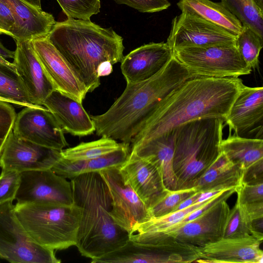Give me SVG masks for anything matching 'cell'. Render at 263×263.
Returning <instances> with one entry per match:
<instances>
[{
	"instance_id": "cell-1",
	"label": "cell",
	"mask_w": 263,
	"mask_h": 263,
	"mask_svg": "<svg viewBox=\"0 0 263 263\" xmlns=\"http://www.w3.org/2000/svg\"><path fill=\"white\" fill-rule=\"evenodd\" d=\"M244 84L238 77H194L170 92L155 106L130 148L168 134L188 122L224 120Z\"/></svg>"
},
{
	"instance_id": "cell-2",
	"label": "cell",
	"mask_w": 263,
	"mask_h": 263,
	"mask_svg": "<svg viewBox=\"0 0 263 263\" xmlns=\"http://www.w3.org/2000/svg\"><path fill=\"white\" fill-rule=\"evenodd\" d=\"M47 37L88 92L98 87L100 78L110 74L112 66L124 58L122 37L90 20L56 22Z\"/></svg>"
},
{
	"instance_id": "cell-3",
	"label": "cell",
	"mask_w": 263,
	"mask_h": 263,
	"mask_svg": "<svg viewBox=\"0 0 263 263\" xmlns=\"http://www.w3.org/2000/svg\"><path fill=\"white\" fill-rule=\"evenodd\" d=\"M192 77L173 55L149 79L127 83L122 93L105 113L90 116L97 135L130 144L156 105L173 89Z\"/></svg>"
},
{
	"instance_id": "cell-4",
	"label": "cell",
	"mask_w": 263,
	"mask_h": 263,
	"mask_svg": "<svg viewBox=\"0 0 263 263\" xmlns=\"http://www.w3.org/2000/svg\"><path fill=\"white\" fill-rule=\"evenodd\" d=\"M70 180L73 203L81 211L75 246L81 255L91 261L123 246L129 234L110 215V194L100 173H84Z\"/></svg>"
},
{
	"instance_id": "cell-5",
	"label": "cell",
	"mask_w": 263,
	"mask_h": 263,
	"mask_svg": "<svg viewBox=\"0 0 263 263\" xmlns=\"http://www.w3.org/2000/svg\"><path fill=\"white\" fill-rule=\"evenodd\" d=\"M224 123L219 118L200 119L174 129L172 167L176 190L193 188L219 157Z\"/></svg>"
},
{
	"instance_id": "cell-6",
	"label": "cell",
	"mask_w": 263,
	"mask_h": 263,
	"mask_svg": "<svg viewBox=\"0 0 263 263\" xmlns=\"http://www.w3.org/2000/svg\"><path fill=\"white\" fill-rule=\"evenodd\" d=\"M14 212L29 236L38 245L53 250L76 246L81 211L74 203L60 206L16 203Z\"/></svg>"
},
{
	"instance_id": "cell-7",
	"label": "cell",
	"mask_w": 263,
	"mask_h": 263,
	"mask_svg": "<svg viewBox=\"0 0 263 263\" xmlns=\"http://www.w3.org/2000/svg\"><path fill=\"white\" fill-rule=\"evenodd\" d=\"M173 55L192 77H238L251 73L235 45L175 48Z\"/></svg>"
},
{
	"instance_id": "cell-8",
	"label": "cell",
	"mask_w": 263,
	"mask_h": 263,
	"mask_svg": "<svg viewBox=\"0 0 263 263\" xmlns=\"http://www.w3.org/2000/svg\"><path fill=\"white\" fill-rule=\"evenodd\" d=\"M0 258L12 263H59L54 250L35 242L14 212L13 201L0 205Z\"/></svg>"
},
{
	"instance_id": "cell-9",
	"label": "cell",
	"mask_w": 263,
	"mask_h": 263,
	"mask_svg": "<svg viewBox=\"0 0 263 263\" xmlns=\"http://www.w3.org/2000/svg\"><path fill=\"white\" fill-rule=\"evenodd\" d=\"M15 199L17 203L41 202L60 206L73 204L70 181L51 169L20 173Z\"/></svg>"
},
{
	"instance_id": "cell-10",
	"label": "cell",
	"mask_w": 263,
	"mask_h": 263,
	"mask_svg": "<svg viewBox=\"0 0 263 263\" xmlns=\"http://www.w3.org/2000/svg\"><path fill=\"white\" fill-rule=\"evenodd\" d=\"M99 173L109 189L112 205L110 215L117 224L129 234L136 224L151 218L148 209L123 179L119 167Z\"/></svg>"
},
{
	"instance_id": "cell-11",
	"label": "cell",
	"mask_w": 263,
	"mask_h": 263,
	"mask_svg": "<svg viewBox=\"0 0 263 263\" xmlns=\"http://www.w3.org/2000/svg\"><path fill=\"white\" fill-rule=\"evenodd\" d=\"M12 132L20 138L58 151L68 145L63 129L42 105L25 107L16 114Z\"/></svg>"
},
{
	"instance_id": "cell-12",
	"label": "cell",
	"mask_w": 263,
	"mask_h": 263,
	"mask_svg": "<svg viewBox=\"0 0 263 263\" xmlns=\"http://www.w3.org/2000/svg\"><path fill=\"white\" fill-rule=\"evenodd\" d=\"M236 37L202 18L182 12L173 19L166 43L172 50L187 47L235 45Z\"/></svg>"
},
{
	"instance_id": "cell-13",
	"label": "cell",
	"mask_w": 263,
	"mask_h": 263,
	"mask_svg": "<svg viewBox=\"0 0 263 263\" xmlns=\"http://www.w3.org/2000/svg\"><path fill=\"white\" fill-rule=\"evenodd\" d=\"M61 151L20 138L12 132L0 157V167L19 173L51 169L62 157Z\"/></svg>"
},
{
	"instance_id": "cell-14",
	"label": "cell",
	"mask_w": 263,
	"mask_h": 263,
	"mask_svg": "<svg viewBox=\"0 0 263 263\" xmlns=\"http://www.w3.org/2000/svg\"><path fill=\"white\" fill-rule=\"evenodd\" d=\"M34 51L55 89L82 103L88 92L47 36L31 40Z\"/></svg>"
},
{
	"instance_id": "cell-15",
	"label": "cell",
	"mask_w": 263,
	"mask_h": 263,
	"mask_svg": "<svg viewBox=\"0 0 263 263\" xmlns=\"http://www.w3.org/2000/svg\"><path fill=\"white\" fill-rule=\"evenodd\" d=\"M119 170L124 181L130 185L148 210L170 191L158 168L133 153L130 152Z\"/></svg>"
},
{
	"instance_id": "cell-16",
	"label": "cell",
	"mask_w": 263,
	"mask_h": 263,
	"mask_svg": "<svg viewBox=\"0 0 263 263\" xmlns=\"http://www.w3.org/2000/svg\"><path fill=\"white\" fill-rule=\"evenodd\" d=\"M230 211L227 200H222L196 218L174 230L165 232L182 242L203 247L223 237Z\"/></svg>"
},
{
	"instance_id": "cell-17",
	"label": "cell",
	"mask_w": 263,
	"mask_h": 263,
	"mask_svg": "<svg viewBox=\"0 0 263 263\" xmlns=\"http://www.w3.org/2000/svg\"><path fill=\"white\" fill-rule=\"evenodd\" d=\"M13 64L21 77L32 103L43 105L55 88L40 63L31 41H16Z\"/></svg>"
},
{
	"instance_id": "cell-18",
	"label": "cell",
	"mask_w": 263,
	"mask_h": 263,
	"mask_svg": "<svg viewBox=\"0 0 263 263\" xmlns=\"http://www.w3.org/2000/svg\"><path fill=\"white\" fill-rule=\"evenodd\" d=\"M173 57V50L164 42L142 45L124 57L121 70L127 83L149 79L159 72Z\"/></svg>"
},
{
	"instance_id": "cell-19",
	"label": "cell",
	"mask_w": 263,
	"mask_h": 263,
	"mask_svg": "<svg viewBox=\"0 0 263 263\" xmlns=\"http://www.w3.org/2000/svg\"><path fill=\"white\" fill-rule=\"evenodd\" d=\"M260 241L252 235L239 238H222L200 247L198 262L262 263Z\"/></svg>"
},
{
	"instance_id": "cell-20",
	"label": "cell",
	"mask_w": 263,
	"mask_h": 263,
	"mask_svg": "<svg viewBox=\"0 0 263 263\" xmlns=\"http://www.w3.org/2000/svg\"><path fill=\"white\" fill-rule=\"evenodd\" d=\"M129 238L147 245L155 263L197 262L201 258L200 247L180 241L165 232H132Z\"/></svg>"
},
{
	"instance_id": "cell-21",
	"label": "cell",
	"mask_w": 263,
	"mask_h": 263,
	"mask_svg": "<svg viewBox=\"0 0 263 263\" xmlns=\"http://www.w3.org/2000/svg\"><path fill=\"white\" fill-rule=\"evenodd\" d=\"M221 152L243 171L242 183L263 182V140L236 135L222 139Z\"/></svg>"
},
{
	"instance_id": "cell-22",
	"label": "cell",
	"mask_w": 263,
	"mask_h": 263,
	"mask_svg": "<svg viewBox=\"0 0 263 263\" xmlns=\"http://www.w3.org/2000/svg\"><path fill=\"white\" fill-rule=\"evenodd\" d=\"M82 103L55 89L46 98L43 105L51 112L64 132L83 137L93 134L95 127Z\"/></svg>"
},
{
	"instance_id": "cell-23",
	"label": "cell",
	"mask_w": 263,
	"mask_h": 263,
	"mask_svg": "<svg viewBox=\"0 0 263 263\" xmlns=\"http://www.w3.org/2000/svg\"><path fill=\"white\" fill-rule=\"evenodd\" d=\"M9 7L15 21L16 41H31L47 36L56 22L53 15L24 0H1Z\"/></svg>"
},
{
	"instance_id": "cell-24",
	"label": "cell",
	"mask_w": 263,
	"mask_h": 263,
	"mask_svg": "<svg viewBox=\"0 0 263 263\" xmlns=\"http://www.w3.org/2000/svg\"><path fill=\"white\" fill-rule=\"evenodd\" d=\"M263 117V87L243 86L234 102L224 122L236 135L251 130L262 123Z\"/></svg>"
},
{
	"instance_id": "cell-25",
	"label": "cell",
	"mask_w": 263,
	"mask_h": 263,
	"mask_svg": "<svg viewBox=\"0 0 263 263\" xmlns=\"http://www.w3.org/2000/svg\"><path fill=\"white\" fill-rule=\"evenodd\" d=\"M174 130L164 135L130 148V152L145 159L160 171L166 187L170 191L177 189L172 161L174 152Z\"/></svg>"
},
{
	"instance_id": "cell-26",
	"label": "cell",
	"mask_w": 263,
	"mask_h": 263,
	"mask_svg": "<svg viewBox=\"0 0 263 263\" xmlns=\"http://www.w3.org/2000/svg\"><path fill=\"white\" fill-rule=\"evenodd\" d=\"M243 171L222 152L217 159L196 181L193 188L201 193L236 189L243 182Z\"/></svg>"
},
{
	"instance_id": "cell-27",
	"label": "cell",
	"mask_w": 263,
	"mask_h": 263,
	"mask_svg": "<svg viewBox=\"0 0 263 263\" xmlns=\"http://www.w3.org/2000/svg\"><path fill=\"white\" fill-rule=\"evenodd\" d=\"M129 153L130 144L122 142L117 149L97 158L68 160L62 157L51 169L57 174L70 179L82 174L119 167L125 162Z\"/></svg>"
},
{
	"instance_id": "cell-28",
	"label": "cell",
	"mask_w": 263,
	"mask_h": 263,
	"mask_svg": "<svg viewBox=\"0 0 263 263\" xmlns=\"http://www.w3.org/2000/svg\"><path fill=\"white\" fill-rule=\"evenodd\" d=\"M182 13L202 18L237 36L242 31L241 22L221 3L210 0H180Z\"/></svg>"
},
{
	"instance_id": "cell-29",
	"label": "cell",
	"mask_w": 263,
	"mask_h": 263,
	"mask_svg": "<svg viewBox=\"0 0 263 263\" xmlns=\"http://www.w3.org/2000/svg\"><path fill=\"white\" fill-rule=\"evenodd\" d=\"M0 98L20 106H36L33 104L17 72L0 63Z\"/></svg>"
},
{
	"instance_id": "cell-30",
	"label": "cell",
	"mask_w": 263,
	"mask_h": 263,
	"mask_svg": "<svg viewBox=\"0 0 263 263\" xmlns=\"http://www.w3.org/2000/svg\"><path fill=\"white\" fill-rule=\"evenodd\" d=\"M122 143L110 138L101 137L97 140L81 142L74 147L63 149L61 154L63 158L68 160L94 159L117 149Z\"/></svg>"
},
{
	"instance_id": "cell-31",
	"label": "cell",
	"mask_w": 263,
	"mask_h": 263,
	"mask_svg": "<svg viewBox=\"0 0 263 263\" xmlns=\"http://www.w3.org/2000/svg\"><path fill=\"white\" fill-rule=\"evenodd\" d=\"M221 3L241 22L263 38V13L253 0H221Z\"/></svg>"
},
{
	"instance_id": "cell-32",
	"label": "cell",
	"mask_w": 263,
	"mask_h": 263,
	"mask_svg": "<svg viewBox=\"0 0 263 263\" xmlns=\"http://www.w3.org/2000/svg\"><path fill=\"white\" fill-rule=\"evenodd\" d=\"M235 46L247 65L251 69L256 68L263 46V38L250 28L243 26L241 32L236 37Z\"/></svg>"
},
{
	"instance_id": "cell-33",
	"label": "cell",
	"mask_w": 263,
	"mask_h": 263,
	"mask_svg": "<svg viewBox=\"0 0 263 263\" xmlns=\"http://www.w3.org/2000/svg\"><path fill=\"white\" fill-rule=\"evenodd\" d=\"M253 222L240 204L236 202L230 209L226 221L223 238H239L252 235Z\"/></svg>"
},
{
	"instance_id": "cell-34",
	"label": "cell",
	"mask_w": 263,
	"mask_h": 263,
	"mask_svg": "<svg viewBox=\"0 0 263 263\" xmlns=\"http://www.w3.org/2000/svg\"><path fill=\"white\" fill-rule=\"evenodd\" d=\"M68 18L90 20L100 12V0H57Z\"/></svg>"
},
{
	"instance_id": "cell-35",
	"label": "cell",
	"mask_w": 263,
	"mask_h": 263,
	"mask_svg": "<svg viewBox=\"0 0 263 263\" xmlns=\"http://www.w3.org/2000/svg\"><path fill=\"white\" fill-rule=\"evenodd\" d=\"M196 192L194 188L170 191L159 202L149 210L151 218L161 217L175 212L181 203Z\"/></svg>"
},
{
	"instance_id": "cell-36",
	"label": "cell",
	"mask_w": 263,
	"mask_h": 263,
	"mask_svg": "<svg viewBox=\"0 0 263 263\" xmlns=\"http://www.w3.org/2000/svg\"><path fill=\"white\" fill-rule=\"evenodd\" d=\"M20 183V173L2 170L0 175V205L13 201Z\"/></svg>"
},
{
	"instance_id": "cell-37",
	"label": "cell",
	"mask_w": 263,
	"mask_h": 263,
	"mask_svg": "<svg viewBox=\"0 0 263 263\" xmlns=\"http://www.w3.org/2000/svg\"><path fill=\"white\" fill-rule=\"evenodd\" d=\"M16 113L10 103L0 100V157L13 130Z\"/></svg>"
},
{
	"instance_id": "cell-38",
	"label": "cell",
	"mask_w": 263,
	"mask_h": 263,
	"mask_svg": "<svg viewBox=\"0 0 263 263\" xmlns=\"http://www.w3.org/2000/svg\"><path fill=\"white\" fill-rule=\"evenodd\" d=\"M237 200L240 204L263 202V182L242 183L236 190Z\"/></svg>"
},
{
	"instance_id": "cell-39",
	"label": "cell",
	"mask_w": 263,
	"mask_h": 263,
	"mask_svg": "<svg viewBox=\"0 0 263 263\" xmlns=\"http://www.w3.org/2000/svg\"><path fill=\"white\" fill-rule=\"evenodd\" d=\"M119 4H124L141 12L154 13L167 9L171 3L167 0H114Z\"/></svg>"
},
{
	"instance_id": "cell-40",
	"label": "cell",
	"mask_w": 263,
	"mask_h": 263,
	"mask_svg": "<svg viewBox=\"0 0 263 263\" xmlns=\"http://www.w3.org/2000/svg\"><path fill=\"white\" fill-rule=\"evenodd\" d=\"M15 21L9 7L0 0V34L12 37Z\"/></svg>"
},
{
	"instance_id": "cell-41",
	"label": "cell",
	"mask_w": 263,
	"mask_h": 263,
	"mask_svg": "<svg viewBox=\"0 0 263 263\" xmlns=\"http://www.w3.org/2000/svg\"><path fill=\"white\" fill-rule=\"evenodd\" d=\"M14 52L6 48L0 42V63L16 71L12 63L7 61V59H13Z\"/></svg>"
},
{
	"instance_id": "cell-42",
	"label": "cell",
	"mask_w": 263,
	"mask_h": 263,
	"mask_svg": "<svg viewBox=\"0 0 263 263\" xmlns=\"http://www.w3.org/2000/svg\"><path fill=\"white\" fill-rule=\"evenodd\" d=\"M202 193L200 192H196L192 196L184 200L176 209V211L183 209L188 207L192 204L198 202V200L201 196Z\"/></svg>"
},
{
	"instance_id": "cell-43",
	"label": "cell",
	"mask_w": 263,
	"mask_h": 263,
	"mask_svg": "<svg viewBox=\"0 0 263 263\" xmlns=\"http://www.w3.org/2000/svg\"><path fill=\"white\" fill-rule=\"evenodd\" d=\"M24 1L36 8L41 9V0H24Z\"/></svg>"
},
{
	"instance_id": "cell-44",
	"label": "cell",
	"mask_w": 263,
	"mask_h": 263,
	"mask_svg": "<svg viewBox=\"0 0 263 263\" xmlns=\"http://www.w3.org/2000/svg\"><path fill=\"white\" fill-rule=\"evenodd\" d=\"M255 5L263 13V0H253Z\"/></svg>"
}]
</instances>
